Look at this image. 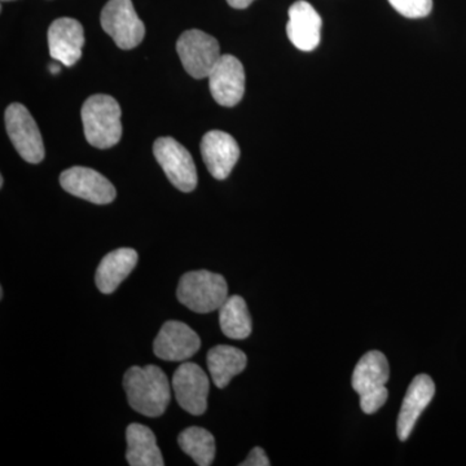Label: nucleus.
<instances>
[{"mask_svg": "<svg viewBox=\"0 0 466 466\" xmlns=\"http://www.w3.org/2000/svg\"><path fill=\"white\" fill-rule=\"evenodd\" d=\"M124 389L128 404L140 415L162 416L170 404V382L157 366L131 367L125 373Z\"/></svg>", "mask_w": 466, "mask_h": 466, "instance_id": "f257e3e1", "label": "nucleus"}, {"mask_svg": "<svg viewBox=\"0 0 466 466\" xmlns=\"http://www.w3.org/2000/svg\"><path fill=\"white\" fill-rule=\"evenodd\" d=\"M121 106L109 95H92L82 106L85 137L95 148L108 149L122 137Z\"/></svg>", "mask_w": 466, "mask_h": 466, "instance_id": "f03ea898", "label": "nucleus"}, {"mask_svg": "<svg viewBox=\"0 0 466 466\" xmlns=\"http://www.w3.org/2000/svg\"><path fill=\"white\" fill-rule=\"evenodd\" d=\"M390 379L388 359L381 351L367 352L359 360L352 373V389L360 397V407L364 413L372 415L383 407L389 397L386 383Z\"/></svg>", "mask_w": 466, "mask_h": 466, "instance_id": "7ed1b4c3", "label": "nucleus"}, {"mask_svg": "<svg viewBox=\"0 0 466 466\" xmlns=\"http://www.w3.org/2000/svg\"><path fill=\"white\" fill-rule=\"evenodd\" d=\"M177 299L198 314H208L222 308L228 299V285L222 275L200 269L187 272L179 281Z\"/></svg>", "mask_w": 466, "mask_h": 466, "instance_id": "20e7f679", "label": "nucleus"}, {"mask_svg": "<svg viewBox=\"0 0 466 466\" xmlns=\"http://www.w3.org/2000/svg\"><path fill=\"white\" fill-rule=\"evenodd\" d=\"M100 23L121 50H133L146 35V26L131 0H109L101 11Z\"/></svg>", "mask_w": 466, "mask_h": 466, "instance_id": "39448f33", "label": "nucleus"}, {"mask_svg": "<svg viewBox=\"0 0 466 466\" xmlns=\"http://www.w3.org/2000/svg\"><path fill=\"white\" fill-rule=\"evenodd\" d=\"M5 128L18 155L29 164H39L45 158V144L38 125L23 104H11L5 110Z\"/></svg>", "mask_w": 466, "mask_h": 466, "instance_id": "423d86ee", "label": "nucleus"}, {"mask_svg": "<svg viewBox=\"0 0 466 466\" xmlns=\"http://www.w3.org/2000/svg\"><path fill=\"white\" fill-rule=\"evenodd\" d=\"M177 51L186 72L196 79L208 78L222 56L217 39L198 29L187 30L179 36Z\"/></svg>", "mask_w": 466, "mask_h": 466, "instance_id": "0eeeda50", "label": "nucleus"}, {"mask_svg": "<svg viewBox=\"0 0 466 466\" xmlns=\"http://www.w3.org/2000/svg\"><path fill=\"white\" fill-rule=\"evenodd\" d=\"M153 155L175 188L188 193L198 187V170L191 153L174 137H158L153 144Z\"/></svg>", "mask_w": 466, "mask_h": 466, "instance_id": "6e6552de", "label": "nucleus"}, {"mask_svg": "<svg viewBox=\"0 0 466 466\" xmlns=\"http://www.w3.org/2000/svg\"><path fill=\"white\" fill-rule=\"evenodd\" d=\"M173 389L177 404L193 416H201L208 410L210 381L205 370L196 363H183L175 370Z\"/></svg>", "mask_w": 466, "mask_h": 466, "instance_id": "1a4fd4ad", "label": "nucleus"}, {"mask_svg": "<svg viewBox=\"0 0 466 466\" xmlns=\"http://www.w3.org/2000/svg\"><path fill=\"white\" fill-rule=\"evenodd\" d=\"M211 96L219 106H238L245 94V70L232 55H222L208 76Z\"/></svg>", "mask_w": 466, "mask_h": 466, "instance_id": "9d476101", "label": "nucleus"}, {"mask_svg": "<svg viewBox=\"0 0 466 466\" xmlns=\"http://www.w3.org/2000/svg\"><path fill=\"white\" fill-rule=\"evenodd\" d=\"M60 184L64 191L92 204H110L116 196L115 186L90 167L67 168L60 175Z\"/></svg>", "mask_w": 466, "mask_h": 466, "instance_id": "9b49d317", "label": "nucleus"}, {"mask_svg": "<svg viewBox=\"0 0 466 466\" xmlns=\"http://www.w3.org/2000/svg\"><path fill=\"white\" fill-rule=\"evenodd\" d=\"M201 348L198 334L182 321L170 320L162 325L153 342L156 357L167 361H184Z\"/></svg>", "mask_w": 466, "mask_h": 466, "instance_id": "f8f14e48", "label": "nucleus"}, {"mask_svg": "<svg viewBox=\"0 0 466 466\" xmlns=\"http://www.w3.org/2000/svg\"><path fill=\"white\" fill-rule=\"evenodd\" d=\"M47 38L54 60L66 66L78 63L85 46V30L79 21L70 17L57 18L51 24Z\"/></svg>", "mask_w": 466, "mask_h": 466, "instance_id": "ddd939ff", "label": "nucleus"}, {"mask_svg": "<svg viewBox=\"0 0 466 466\" xmlns=\"http://www.w3.org/2000/svg\"><path fill=\"white\" fill-rule=\"evenodd\" d=\"M201 155L211 177L225 180L240 158V147L225 131H208L201 140Z\"/></svg>", "mask_w": 466, "mask_h": 466, "instance_id": "4468645a", "label": "nucleus"}, {"mask_svg": "<svg viewBox=\"0 0 466 466\" xmlns=\"http://www.w3.org/2000/svg\"><path fill=\"white\" fill-rule=\"evenodd\" d=\"M323 21L317 9L305 0L291 5L287 34L294 47L299 51L311 52L320 43V32Z\"/></svg>", "mask_w": 466, "mask_h": 466, "instance_id": "2eb2a0df", "label": "nucleus"}, {"mask_svg": "<svg viewBox=\"0 0 466 466\" xmlns=\"http://www.w3.org/2000/svg\"><path fill=\"white\" fill-rule=\"evenodd\" d=\"M435 394V383L431 376L419 375L415 377L408 388L400 416H398V438L407 441L415 428L417 420L431 403Z\"/></svg>", "mask_w": 466, "mask_h": 466, "instance_id": "dca6fc26", "label": "nucleus"}, {"mask_svg": "<svg viewBox=\"0 0 466 466\" xmlns=\"http://www.w3.org/2000/svg\"><path fill=\"white\" fill-rule=\"evenodd\" d=\"M137 251L131 248H121L110 251L103 259L96 269V287L103 294H112L122 281L128 278L137 265Z\"/></svg>", "mask_w": 466, "mask_h": 466, "instance_id": "f3484780", "label": "nucleus"}, {"mask_svg": "<svg viewBox=\"0 0 466 466\" xmlns=\"http://www.w3.org/2000/svg\"><path fill=\"white\" fill-rule=\"evenodd\" d=\"M126 440H127L126 460H127L128 465H165L156 435L148 426L137 424V422L128 425L127 431H126Z\"/></svg>", "mask_w": 466, "mask_h": 466, "instance_id": "a211bd4d", "label": "nucleus"}, {"mask_svg": "<svg viewBox=\"0 0 466 466\" xmlns=\"http://www.w3.org/2000/svg\"><path fill=\"white\" fill-rule=\"evenodd\" d=\"M247 364L245 352L233 346L219 345L208 352V372L218 389H225L233 377L244 372Z\"/></svg>", "mask_w": 466, "mask_h": 466, "instance_id": "6ab92c4d", "label": "nucleus"}, {"mask_svg": "<svg viewBox=\"0 0 466 466\" xmlns=\"http://www.w3.org/2000/svg\"><path fill=\"white\" fill-rule=\"evenodd\" d=\"M219 324L223 334L231 339H245L253 330L247 302L240 296H231L219 309Z\"/></svg>", "mask_w": 466, "mask_h": 466, "instance_id": "aec40b11", "label": "nucleus"}, {"mask_svg": "<svg viewBox=\"0 0 466 466\" xmlns=\"http://www.w3.org/2000/svg\"><path fill=\"white\" fill-rule=\"evenodd\" d=\"M180 449L198 466L213 464L216 458V440L207 429L192 426L186 429L177 438Z\"/></svg>", "mask_w": 466, "mask_h": 466, "instance_id": "412c9836", "label": "nucleus"}, {"mask_svg": "<svg viewBox=\"0 0 466 466\" xmlns=\"http://www.w3.org/2000/svg\"><path fill=\"white\" fill-rule=\"evenodd\" d=\"M392 8L407 18H422L431 15L433 0H388Z\"/></svg>", "mask_w": 466, "mask_h": 466, "instance_id": "4be33fe9", "label": "nucleus"}, {"mask_svg": "<svg viewBox=\"0 0 466 466\" xmlns=\"http://www.w3.org/2000/svg\"><path fill=\"white\" fill-rule=\"evenodd\" d=\"M269 460L267 458L265 451L260 447H256L250 451L249 456L242 461L240 466H268Z\"/></svg>", "mask_w": 466, "mask_h": 466, "instance_id": "5701e85b", "label": "nucleus"}, {"mask_svg": "<svg viewBox=\"0 0 466 466\" xmlns=\"http://www.w3.org/2000/svg\"><path fill=\"white\" fill-rule=\"evenodd\" d=\"M253 2L254 0H227V3H228V5L235 9L248 8Z\"/></svg>", "mask_w": 466, "mask_h": 466, "instance_id": "b1692460", "label": "nucleus"}, {"mask_svg": "<svg viewBox=\"0 0 466 466\" xmlns=\"http://www.w3.org/2000/svg\"><path fill=\"white\" fill-rule=\"evenodd\" d=\"M61 67L58 66H50V72L52 75H58L60 73Z\"/></svg>", "mask_w": 466, "mask_h": 466, "instance_id": "393cba45", "label": "nucleus"}, {"mask_svg": "<svg viewBox=\"0 0 466 466\" xmlns=\"http://www.w3.org/2000/svg\"><path fill=\"white\" fill-rule=\"evenodd\" d=\"M3 186H5V179H3V177H0V187H2L3 188Z\"/></svg>", "mask_w": 466, "mask_h": 466, "instance_id": "a878e982", "label": "nucleus"}, {"mask_svg": "<svg viewBox=\"0 0 466 466\" xmlns=\"http://www.w3.org/2000/svg\"><path fill=\"white\" fill-rule=\"evenodd\" d=\"M3 3L5 2H12V0H2Z\"/></svg>", "mask_w": 466, "mask_h": 466, "instance_id": "bb28decb", "label": "nucleus"}]
</instances>
